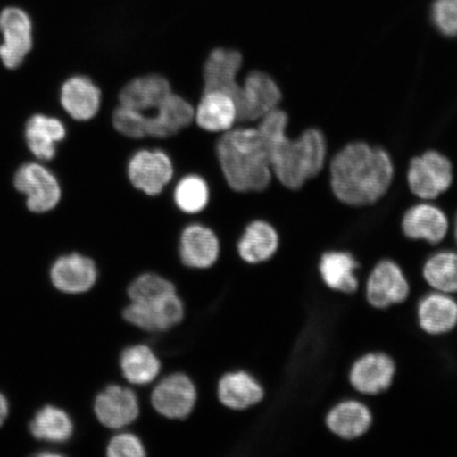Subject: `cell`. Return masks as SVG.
<instances>
[{"instance_id": "obj_14", "label": "cell", "mask_w": 457, "mask_h": 457, "mask_svg": "<svg viewBox=\"0 0 457 457\" xmlns=\"http://www.w3.org/2000/svg\"><path fill=\"white\" fill-rule=\"evenodd\" d=\"M0 60L9 70L19 68L33 47V24L26 11L5 8L0 13Z\"/></svg>"}, {"instance_id": "obj_8", "label": "cell", "mask_w": 457, "mask_h": 457, "mask_svg": "<svg viewBox=\"0 0 457 457\" xmlns=\"http://www.w3.org/2000/svg\"><path fill=\"white\" fill-rule=\"evenodd\" d=\"M185 317V303L177 293L153 302H129L122 311L124 321L145 335L167 333Z\"/></svg>"}, {"instance_id": "obj_6", "label": "cell", "mask_w": 457, "mask_h": 457, "mask_svg": "<svg viewBox=\"0 0 457 457\" xmlns=\"http://www.w3.org/2000/svg\"><path fill=\"white\" fill-rule=\"evenodd\" d=\"M93 413L98 424L108 432L129 428L141 414L139 394L133 386L113 382L96 394Z\"/></svg>"}, {"instance_id": "obj_15", "label": "cell", "mask_w": 457, "mask_h": 457, "mask_svg": "<svg viewBox=\"0 0 457 457\" xmlns=\"http://www.w3.org/2000/svg\"><path fill=\"white\" fill-rule=\"evenodd\" d=\"M195 105L179 94L171 93L157 110L145 113V141L171 138L194 124Z\"/></svg>"}, {"instance_id": "obj_2", "label": "cell", "mask_w": 457, "mask_h": 457, "mask_svg": "<svg viewBox=\"0 0 457 457\" xmlns=\"http://www.w3.org/2000/svg\"><path fill=\"white\" fill-rule=\"evenodd\" d=\"M393 174L392 160L386 152L367 143H351L331 162V187L342 203L371 204L385 195Z\"/></svg>"}, {"instance_id": "obj_7", "label": "cell", "mask_w": 457, "mask_h": 457, "mask_svg": "<svg viewBox=\"0 0 457 457\" xmlns=\"http://www.w3.org/2000/svg\"><path fill=\"white\" fill-rule=\"evenodd\" d=\"M283 93L271 74L250 70L242 76L241 91L237 99L238 124L254 125L279 107Z\"/></svg>"}, {"instance_id": "obj_33", "label": "cell", "mask_w": 457, "mask_h": 457, "mask_svg": "<svg viewBox=\"0 0 457 457\" xmlns=\"http://www.w3.org/2000/svg\"><path fill=\"white\" fill-rule=\"evenodd\" d=\"M107 457H146L147 450L142 438L130 428L111 434L106 443Z\"/></svg>"}, {"instance_id": "obj_4", "label": "cell", "mask_w": 457, "mask_h": 457, "mask_svg": "<svg viewBox=\"0 0 457 457\" xmlns=\"http://www.w3.org/2000/svg\"><path fill=\"white\" fill-rule=\"evenodd\" d=\"M175 165L170 154L158 146H140L130 154L127 176L131 187L146 196L162 195L175 179Z\"/></svg>"}, {"instance_id": "obj_21", "label": "cell", "mask_w": 457, "mask_h": 457, "mask_svg": "<svg viewBox=\"0 0 457 457\" xmlns=\"http://www.w3.org/2000/svg\"><path fill=\"white\" fill-rule=\"evenodd\" d=\"M281 245L278 228L270 221L255 219L248 222L237 242V253L245 264H266L276 256Z\"/></svg>"}, {"instance_id": "obj_13", "label": "cell", "mask_w": 457, "mask_h": 457, "mask_svg": "<svg viewBox=\"0 0 457 457\" xmlns=\"http://www.w3.org/2000/svg\"><path fill=\"white\" fill-rule=\"evenodd\" d=\"M453 180V164L441 153L430 151L411 162V191L422 199H434L448 190Z\"/></svg>"}, {"instance_id": "obj_16", "label": "cell", "mask_w": 457, "mask_h": 457, "mask_svg": "<svg viewBox=\"0 0 457 457\" xmlns=\"http://www.w3.org/2000/svg\"><path fill=\"white\" fill-rule=\"evenodd\" d=\"M60 102L73 121L88 123L98 117L102 110L103 91L93 78L74 74L62 84Z\"/></svg>"}, {"instance_id": "obj_25", "label": "cell", "mask_w": 457, "mask_h": 457, "mask_svg": "<svg viewBox=\"0 0 457 457\" xmlns=\"http://www.w3.org/2000/svg\"><path fill=\"white\" fill-rule=\"evenodd\" d=\"M25 137L33 155L50 162L56 156L57 145L66 139L67 129L60 119L38 113L28 120Z\"/></svg>"}, {"instance_id": "obj_12", "label": "cell", "mask_w": 457, "mask_h": 457, "mask_svg": "<svg viewBox=\"0 0 457 457\" xmlns=\"http://www.w3.org/2000/svg\"><path fill=\"white\" fill-rule=\"evenodd\" d=\"M245 59L241 50L217 46L210 50L203 65L204 91L219 90L237 101L241 91Z\"/></svg>"}, {"instance_id": "obj_35", "label": "cell", "mask_w": 457, "mask_h": 457, "mask_svg": "<svg viewBox=\"0 0 457 457\" xmlns=\"http://www.w3.org/2000/svg\"><path fill=\"white\" fill-rule=\"evenodd\" d=\"M209 352V347H204V353H203V359H202V364H200V370H199V373L196 377V379L194 380V382H195V385L198 384V381L200 379V377H202V374H203V369H204V353ZM207 391V390H205ZM203 400V399H202ZM199 403V402H198ZM224 410V407H222L221 405V408L217 411V412L215 414H210V415H205V414H202V413H199L197 412L196 409L194 410V415H195L196 417H198V419L200 420H214L216 419L217 416H219L220 413H221V411Z\"/></svg>"}, {"instance_id": "obj_24", "label": "cell", "mask_w": 457, "mask_h": 457, "mask_svg": "<svg viewBox=\"0 0 457 457\" xmlns=\"http://www.w3.org/2000/svg\"><path fill=\"white\" fill-rule=\"evenodd\" d=\"M448 219L436 205L420 204L405 212L403 230L409 238L436 245L447 236Z\"/></svg>"}, {"instance_id": "obj_11", "label": "cell", "mask_w": 457, "mask_h": 457, "mask_svg": "<svg viewBox=\"0 0 457 457\" xmlns=\"http://www.w3.org/2000/svg\"><path fill=\"white\" fill-rule=\"evenodd\" d=\"M50 279L61 294L83 296L98 283L99 268L93 257L74 251L57 257L50 268Z\"/></svg>"}, {"instance_id": "obj_22", "label": "cell", "mask_w": 457, "mask_h": 457, "mask_svg": "<svg viewBox=\"0 0 457 457\" xmlns=\"http://www.w3.org/2000/svg\"><path fill=\"white\" fill-rule=\"evenodd\" d=\"M194 124L210 134L227 133L238 124L237 101L222 91H204L195 104Z\"/></svg>"}, {"instance_id": "obj_32", "label": "cell", "mask_w": 457, "mask_h": 457, "mask_svg": "<svg viewBox=\"0 0 457 457\" xmlns=\"http://www.w3.org/2000/svg\"><path fill=\"white\" fill-rule=\"evenodd\" d=\"M177 293L176 286L157 272H143L129 285V302H153Z\"/></svg>"}, {"instance_id": "obj_31", "label": "cell", "mask_w": 457, "mask_h": 457, "mask_svg": "<svg viewBox=\"0 0 457 457\" xmlns=\"http://www.w3.org/2000/svg\"><path fill=\"white\" fill-rule=\"evenodd\" d=\"M426 282L443 294L457 293V253L442 251L426 262L422 270Z\"/></svg>"}, {"instance_id": "obj_19", "label": "cell", "mask_w": 457, "mask_h": 457, "mask_svg": "<svg viewBox=\"0 0 457 457\" xmlns=\"http://www.w3.org/2000/svg\"><path fill=\"white\" fill-rule=\"evenodd\" d=\"M120 373L125 385L145 390L163 373L162 359L145 342H137L123 348L119 357Z\"/></svg>"}, {"instance_id": "obj_27", "label": "cell", "mask_w": 457, "mask_h": 457, "mask_svg": "<svg viewBox=\"0 0 457 457\" xmlns=\"http://www.w3.org/2000/svg\"><path fill=\"white\" fill-rule=\"evenodd\" d=\"M175 207L188 216L202 214L211 200V187L207 179L198 173L177 177L170 184Z\"/></svg>"}, {"instance_id": "obj_3", "label": "cell", "mask_w": 457, "mask_h": 457, "mask_svg": "<svg viewBox=\"0 0 457 457\" xmlns=\"http://www.w3.org/2000/svg\"><path fill=\"white\" fill-rule=\"evenodd\" d=\"M217 162L232 191L260 193L273 180L270 151L256 125L237 124L217 137Z\"/></svg>"}, {"instance_id": "obj_37", "label": "cell", "mask_w": 457, "mask_h": 457, "mask_svg": "<svg viewBox=\"0 0 457 457\" xmlns=\"http://www.w3.org/2000/svg\"><path fill=\"white\" fill-rule=\"evenodd\" d=\"M455 239H456V244H457V216H456V220H455Z\"/></svg>"}, {"instance_id": "obj_5", "label": "cell", "mask_w": 457, "mask_h": 457, "mask_svg": "<svg viewBox=\"0 0 457 457\" xmlns=\"http://www.w3.org/2000/svg\"><path fill=\"white\" fill-rule=\"evenodd\" d=\"M198 391L195 382L184 371L159 377L148 388V403L154 412L170 420H185L195 410Z\"/></svg>"}, {"instance_id": "obj_10", "label": "cell", "mask_w": 457, "mask_h": 457, "mask_svg": "<svg viewBox=\"0 0 457 457\" xmlns=\"http://www.w3.org/2000/svg\"><path fill=\"white\" fill-rule=\"evenodd\" d=\"M177 250L182 266L190 270H207L219 261L221 243L214 228L193 216L181 228Z\"/></svg>"}, {"instance_id": "obj_20", "label": "cell", "mask_w": 457, "mask_h": 457, "mask_svg": "<svg viewBox=\"0 0 457 457\" xmlns=\"http://www.w3.org/2000/svg\"><path fill=\"white\" fill-rule=\"evenodd\" d=\"M409 293L407 278L396 262L382 261L370 272L367 283V299L371 306L386 310L407 300Z\"/></svg>"}, {"instance_id": "obj_28", "label": "cell", "mask_w": 457, "mask_h": 457, "mask_svg": "<svg viewBox=\"0 0 457 457\" xmlns=\"http://www.w3.org/2000/svg\"><path fill=\"white\" fill-rule=\"evenodd\" d=\"M373 422L367 405L357 400H345L330 410L327 425L330 430L343 439H356L364 436Z\"/></svg>"}, {"instance_id": "obj_36", "label": "cell", "mask_w": 457, "mask_h": 457, "mask_svg": "<svg viewBox=\"0 0 457 457\" xmlns=\"http://www.w3.org/2000/svg\"><path fill=\"white\" fill-rule=\"evenodd\" d=\"M9 411L10 407L8 399L2 392H0V427H2L4 424V421L7 420Z\"/></svg>"}, {"instance_id": "obj_9", "label": "cell", "mask_w": 457, "mask_h": 457, "mask_svg": "<svg viewBox=\"0 0 457 457\" xmlns=\"http://www.w3.org/2000/svg\"><path fill=\"white\" fill-rule=\"evenodd\" d=\"M14 187L27 197V207L34 213H47L60 204L62 192L59 179L41 163L29 162L17 170Z\"/></svg>"}, {"instance_id": "obj_23", "label": "cell", "mask_w": 457, "mask_h": 457, "mask_svg": "<svg viewBox=\"0 0 457 457\" xmlns=\"http://www.w3.org/2000/svg\"><path fill=\"white\" fill-rule=\"evenodd\" d=\"M395 371V363L385 353H368L353 363L350 381L359 393L378 395L391 386Z\"/></svg>"}, {"instance_id": "obj_1", "label": "cell", "mask_w": 457, "mask_h": 457, "mask_svg": "<svg viewBox=\"0 0 457 457\" xmlns=\"http://www.w3.org/2000/svg\"><path fill=\"white\" fill-rule=\"evenodd\" d=\"M288 124L287 112L278 107L255 125L270 151L274 179L288 190L296 191L322 170L327 141L316 129L305 130L298 139H290Z\"/></svg>"}, {"instance_id": "obj_18", "label": "cell", "mask_w": 457, "mask_h": 457, "mask_svg": "<svg viewBox=\"0 0 457 457\" xmlns=\"http://www.w3.org/2000/svg\"><path fill=\"white\" fill-rule=\"evenodd\" d=\"M174 93L170 79L162 73L139 74L129 79L120 88L118 104L130 110L151 113L162 105L168 96Z\"/></svg>"}, {"instance_id": "obj_26", "label": "cell", "mask_w": 457, "mask_h": 457, "mask_svg": "<svg viewBox=\"0 0 457 457\" xmlns=\"http://www.w3.org/2000/svg\"><path fill=\"white\" fill-rule=\"evenodd\" d=\"M417 317L420 327L427 334H447L457 324V302L450 295L436 291L420 301Z\"/></svg>"}, {"instance_id": "obj_17", "label": "cell", "mask_w": 457, "mask_h": 457, "mask_svg": "<svg viewBox=\"0 0 457 457\" xmlns=\"http://www.w3.org/2000/svg\"><path fill=\"white\" fill-rule=\"evenodd\" d=\"M216 395L222 407L244 412L264 402L266 388L250 371L233 370L226 371L217 381Z\"/></svg>"}, {"instance_id": "obj_29", "label": "cell", "mask_w": 457, "mask_h": 457, "mask_svg": "<svg viewBox=\"0 0 457 457\" xmlns=\"http://www.w3.org/2000/svg\"><path fill=\"white\" fill-rule=\"evenodd\" d=\"M358 267L355 257L342 251H330L323 254L319 262V271L323 282L330 289L343 294H353L357 290Z\"/></svg>"}, {"instance_id": "obj_30", "label": "cell", "mask_w": 457, "mask_h": 457, "mask_svg": "<svg viewBox=\"0 0 457 457\" xmlns=\"http://www.w3.org/2000/svg\"><path fill=\"white\" fill-rule=\"evenodd\" d=\"M76 431L72 417L64 409L46 405L30 422V432L39 441L65 444Z\"/></svg>"}, {"instance_id": "obj_34", "label": "cell", "mask_w": 457, "mask_h": 457, "mask_svg": "<svg viewBox=\"0 0 457 457\" xmlns=\"http://www.w3.org/2000/svg\"><path fill=\"white\" fill-rule=\"evenodd\" d=\"M432 21L445 37H457V0H436L432 7Z\"/></svg>"}]
</instances>
